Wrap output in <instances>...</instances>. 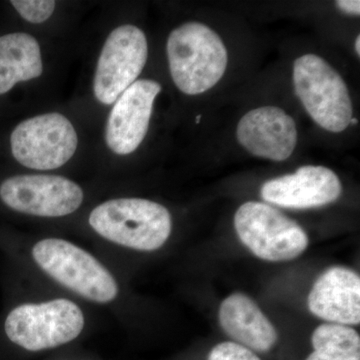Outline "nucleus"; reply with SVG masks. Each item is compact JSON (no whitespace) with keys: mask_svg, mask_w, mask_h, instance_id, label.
Masks as SVG:
<instances>
[{"mask_svg":"<svg viewBox=\"0 0 360 360\" xmlns=\"http://www.w3.org/2000/svg\"><path fill=\"white\" fill-rule=\"evenodd\" d=\"M89 224L111 243L139 251L160 250L172 233L167 208L143 198H115L97 205Z\"/></svg>","mask_w":360,"mask_h":360,"instance_id":"f257e3e1","label":"nucleus"},{"mask_svg":"<svg viewBox=\"0 0 360 360\" xmlns=\"http://www.w3.org/2000/svg\"><path fill=\"white\" fill-rule=\"evenodd\" d=\"M170 75L180 91L198 96L212 89L226 70L227 51L217 32L200 22L175 28L167 40Z\"/></svg>","mask_w":360,"mask_h":360,"instance_id":"f03ea898","label":"nucleus"},{"mask_svg":"<svg viewBox=\"0 0 360 360\" xmlns=\"http://www.w3.org/2000/svg\"><path fill=\"white\" fill-rule=\"evenodd\" d=\"M32 257L45 274L84 300L106 304L118 296L117 281L108 267L70 241L41 239L33 245Z\"/></svg>","mask_w":360,"mask_h":360,"instance_id":"7ed1b4c3","label":"nucleus"},{"mask_svg":"<svg viewBox=\"0 0 360 360\" xmlns=\"http://www.w3.org/2000/svg\"><path fill=\"white\" fill-rule=\"evenodd\" d=\"M84 312L77 303L56 298L14 307L4 322L11 342L28 352H42L70 343L82 335Z\"/></svg>","mask_w":360,"mask_h":360,"instance_id":"20e7f679","label":"nucleus"},{"mask_svg":"<svg viewBox=\"0 0 360 360\" xmlns=\"http://www.w3.org/2000/svg\"><path fill=\"white\" fill-rule=\"evenodd\" d=\"M296 96L319 127L330 132L343 131L352 118V103L340 73L323 58L305 54L293 65Z\"/></svg>","mask_w":360,"mask_h":360,"instance_id":"39448f33","label":"nucleus"},{"mask_svg":"<svg viewBox=\"0 0 360 360\" xmlns=\"http://www.w3.org/2000/svg\"><path fill=\"white\" fill-rule=\"evenodd\" d=\"M234 226L243 245L267 262L295 259L309 245V238L300 225L265 203L250 201L241 205L234 217Z\"/></svg>","mask_w":360,"mask_h":360,"instance_id":"423d86ee","label":"nucleus"},{"mask_svg":"<svg viewBox=\"0 0 360 360\" xmlns=\"http://www.w3.org/2000/svg\"><path fill=\"white\" fill-rule=\"evenodd\" d=\"M77 144L72 123L56 112L28 118L14 129L11 136L14 158L30 169L63 167L75 155Z\"/></svg>","mask_w":360,"mask_h":360,"instance_id":"0eeeda50","label":"nucleus"},{"mask_svg":"<svg viewBox=\"0 0 360 360\" xmlns=\"http://www.w3.org/2000/svg\"><path fill=\"white\" fill-rule=\"evenodd\" d=\"M146 34L134 25L115 28L106 39L97 63L94 91L99 103L110 105L136 82L148 60Z\"/></svg>","mask_w":360,"mask_h":360,"instance_id":"6e6552de","label":"nucleus"},{"mask_svg":"<svg viewBox=\"0 0 360 360\" xmlns=\"http://www.w3.org/2000/svg\"><path fill=\"white\" fill-rule=\"evenodd\" d=\"M0 198L15 212L54 219L77 212L84 202V191L59 175L22 174L2 182Z\"/></svg>","mask_w":360,"mask_h":360,"instance_id":"1a4fd4ad","label":"nucleus"},{"mask_svg":"<svg viewBox=\"0 0 360 360\" xmlns=\"http://www.w3.org/2000/svg\"><path fill=\"white\" fill-rule=\"evenodd\" d=\"M161 91L158 82L136 80L118 97L106 122L105 141L118 155L134 153L148 134L153 103Z\"/></svg>","mask_w":360,"mask_h":360,"instance_id":"9d476101","label":"nucleus"},{"mask_svg":"<svg viewBox=\"0 0 360 360\" xmlns=\"http://www.w3.org/2000/svg\"><path fill=\"white\" fill-rule=\"evenodd\" d=\"M342 187L338 175L324 167L305 165L292 174L269 180L262 187L266 202L292 210H307L335 202Z\"/></svg>","mask_w":360,"mask_h":360,"instance_id":"9b49d317","label":"nucleus"},{"mask_svg":"<svg viewBox=\"0 0 360 360\" xmlns=\"http://www.w3.org/2000/svg\"><path fill=\"white\" fill-rule=\"evenodd\" d=\"M238 141L250 155L274 161L288 160L297 142L293 118L276 106L255 108L243 116Z\"/></svg>","mask_w":360,"mask_h":360,"instance_id":"f8f14e48","label":"nucleus"},{"mask_svg":"<svg viewBox=\"0 0 360 360\" xmlns=\"http://www.w3.org/2000/svg\"><path fill=\"white\" fill-rule=\"evenodd\" d=\"M311 314L331 323L360 322V278L345 267H331L315 281L309 296Z\"/></svg>","mask_w":360,"mask_h":360,"instance_id":"ddd939ff","label":"nucleus"},{"mask_svg":"<svg viewBox=\"0 0 360 360\" xmlns=\"http://www.w3.org/2000/svg\"><path fill=\"white\" fill-rule=\"evenodd\" d=\"M219 316L226 335L243 347L265 352L276 345V328L255 302L245 295L233 293L224 300Z\"/></svg>","mask_w":360,"mask_h":360,"instance_id":"4468645a","label":"nucleus"},{"mask_svg":"<svg viewBox=\"0 0 360 360\" xmlns=\"http://www.w3.org/2000/svg\"><path fill=\"white\" fill-rule=\"evenodd\" d=\"M44 71L37 40L27 33L0 37V96L18 82L39 77Z\"/></svg>","mask_w":360,"mask_h":360,"instance_id":"2eb2a0df","label":"nucleus"},{"mask_svg":"<svg viewBox=\"0 0 360 360\" xmlns=\"http://www.w3.org/2000/svg\"><path fill=\"white\" fill-rule=\"evenodd\" d=\"M314 352L307 360H360V338L354 328L326 323L312 335Z\"/></svg>","mask_w":360,"mask_h":360,"instance_id":"dca6fc26","label":"nucleus"},{"mask_svg":"<svg viewBox=\"0 0 360 360\" xmlns=\"http://www.w3.org/2000/svg\"><path fill=\"white\" fill-rule=\"evenodd\" d=\"M11 4L21 18L35 25L49 20L56 6V1L49 0H13Z\"/></svg>","mask_w":360,"mask_h":360,"instance_id":"f3484780","label":"nucleus"},{"mask_svg":"<svg viewBox=\"0 0 360 360\" xmlns=\"http://www.w3.org/2000/svg\"><path fill=\"white\" fill-rule=\"evenodd\" d=\"M208 360H260L250 348L236 342H222L213 347Z\"/></svg>","mask_w":360,"mask_h":360,"instance_id":"a211bd4d","label":"nucleus"},{"mask_svg":"<svg viewBox=\"0 0 360 360\" xmlns=\"http://www.w3.org/2000/svg\"><path fill=\"white\" fill-rule=\"evenodd\" d=\"M336 6L343 13L352 14V15H360L359 0H338L336 1Z\"/></svg>","mask_w":360,"mask_h":360,"instance_id":"6ab92c4d","label":"nucleus"},{"mask_svg":"<svg viewBox=\"0 0 360 360\" xmlns=\"http://www.w3.org/2000/svg\"><path fill=\"white\" fill-rule=\"evenodd\" d=\"M355 51H356L357 56H360V37H356V41H355Z\"/></svg>","mask_w":360,"mask_h":360,"instance_id":"aec40b11","label":"nucleus"},{"mask_svg":"<svg viewBox=\"0 0 360 360\" xmlns=\"http://www.w3.org/2000/svg\"><path fill=\"white\" fill-rule=\"evenodd\" d=\"M357 122H357V120H355V118H354V117H352V120H350V124H352V125L356 124Z\"/></svg>","mask_w":360,"mask_h":360,"instance_id":"412c9836","label":"nucleus"},{"mask_svg":"<svg viewBox=\"0 0 360 360\" xmlns=\"http://www.w3.org/2000/svg\"><path fill=\"white\" fill-rule=\"evenodd\" d=\"M201 115H198V118H196V123H200V122Z\"/></svg>","mask_w":360,"mask_h":360,"instance_id":"4be33fe9","label":"nucleus"}]
</instances>
